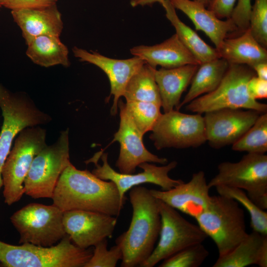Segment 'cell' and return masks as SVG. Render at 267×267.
<instances>
[{
	"label": "cell",
	"mask_w": 267,
	"mask_h": 267,
	"mask_svg": "<svg viewBox=\"0 0 267 267\" xmlns=\"http://www.w3.org/2000/svg\"><path fill=\"white\" fill-rule=\"evenodd\" d=\"M247 89L250 96L255 100L267 97V80L254 76L249 81Z\"/></svg>",
	"instance_id": "74e56055"
},
{
	"label": "cell",
	"mask_w": 267,
	"mask_h": 267,
	"mask_svg": "<svg viewBox=\"0 0 267 267\" xmlns=\"http://www.w3.org/2000/svg\"><path fill=\"white\" fill-rule=\"evenodd\" d=\"M118 107L120 109V126L112 142L118 141L120 144V154L116 163L120 173H134L136 168L145 162L166 164L167 159L159 157L145 148L143 135L135 126L122 100H119Z\"/></svg>",
	"instance_id": "9a60e30c"
},
{
	"label": "cell",
	"mask_w": 267,
	"mask_h": 267,
	"mask_svg": "<svg viewBox=\"0 0 267 267\" xmlns=\"http://www.w3.org/2000/svg\"><path fill=\"white\" fill-rule=\"evenodd\" d=\"M220 58L229 64H243L251 68L267 62V49L254 38L249 27L236 38H225L217 49Z\"/></svg>",
	"instance_id": "cb8c5ba5"
},
{
	"label": "cell",
	"mask_w": 267,
	"mask_h": 267,
	"mask_svg": "<svg viewBox=\"0 0 267 267\" xmlns=\"http://www.w3.org/2000/svg\"><path fill=\"white\" fill-rule=\"evenodd\" d=\"M70 163L67 129L34 158L24 180V194L34 199L51 198L60 175Z\"/></svg>",
	"instance_id": "ba28073f"
},
{
	"label": "cell",
	"mask_w": 267,
	"mask_h": 267,
	"mask_svg": "<svg viewBox=\"0 0 267 267\" xmlns=\"http://www.w3.org/2000/svg\"><path fill=\"white\" fill-rule=\"evenodd\" d=\"M53 204L62 211L84 210L118 217L125 201L111 181L70 163L60 175L52 197Z\"/></svg>",
	"instance_id": "6da1fadb"
},
{
	"label": "cell",
	"mask_w": 267,
	"mask_h": 267,
	"mask_svg": "<svg viewBox=\"0 0 267 267\" xmlns=\"http://www.w3.org/2000/svg\"><path fill=\"white\" fill-rule=\"evenodd\" d=\"M125 104L134 122L143 135L151 131L162 114L161 105L155 103L129 101Z\"/></svg>",
	"instance_id": "4dcf8cb0"
},
{
	"label": "cell",
	"mask_w": 267,
	"mask_h": 267,
	"mask_svg": "<svg viewBox=\"0 0 267 267\" xmlns=\"http://www.w3.org/2000/svg\"><path fill=\"white\" fill-rule=\"evenodd\" d=\"M209 253L202 243L189 246L164 260L160 267H198Z\"/></svg>",
	"instance_id": "1f68e13d"
},
{
	"label": "cell",
	"mask_w": 267,
	"mask_h": 267,
	"mask_svg": "<svg viewBox=\"0 0 267 267\" xmlns=\"http://www.w3.org/2000/svg\"><path fill=\"white\" fill-rule=\"evenodd\" d=\"M175 8L183 12L197 30L203 32L218 49L228 33L237 31L230 18L222 20L202 4L193 0H169Z\"/></svg>",
	"instance_id": "44dd1931"
},
{
	"label": "cell",
	"mask_w": 267,
	"mask_h": 267,
	"mask_svg": "<svg viewBox=\"0 0 267 267\" xmlns=\"http://www.w3.org/2000/svg\"><path fill=\"white\" fill-rule=\"evenodd\" d=\"M63 211L54 204L33 203L16 211L10 220L19 233V244L50 247L67 235L63 225Z\"/></svg>",
	"instance_id": "9c48e42d"
},
{
	"label": "cell",
	"mask_w": 267,
	"mask_h": 267,
	"mask_svg": "<svg viewBox=\"0 0 267 267\" xmlns=\"http://www.w3.org/2000/svg\"><path fill=\"white\" fill-rule=\"evenodd\" d=\"M205 173L193 174L191 179L168 190L150 189L156 198L173 208L194 218H197L208 207L211 196Z\"/></svg>",
	"instance_id": "ac0fdd59"
},
{
	"label": "cell",
	"mask_w": 267,
	"mask_h": 267,
	"mask_svg": "<svg viewBox=\"0 0 267 267\" xmlns=\"http://www.w3.org/2000/svg\"><path fill=\"white\" fill-rule=\"evenodd\" d=\"M107 238L105 239L96 245L92 252L90 259L84 267H115L119 260L123 258V252L121 247L116 244L110 250L107 248Z\"/></svg>",
	"instance_id": "d6a6232c"
},
{
	"label": "cell",
	"mask_w": 267,
	"mask_h": 267,
	"mask_svg": "<svg viewBox=\"0 0 267 267\" xmlns=\"http://www.w3.org/2000/svg\"><path fill=\"white\" fill-rule=\"evenodd\" d=\"M14 21L19 27L27 44L43 35L60 37L63 28L61 14L56 4L41 8L11 10Z\"/></svg>",
	"instance_id": "d6986e66"
},
{
	"label": "cell",
	"mask_w": 267,
	"mask_h": 267,
	"mask_svg": "<svg viewBox=\"0 0 267 267\" xmlns=\"http://www.w3.org/2000/svg\"><path fill=\"white\" fill-rule=\"evenodd\" d=\"M249 28L257 41L267 47V0H255L251 8Z\"/></svg>",
	"instance_id": "836d02e7"
},
{
	"label": "cell",
	"mask_w": 267,
	"mask_h": 267,
	"mask_svg": "<svg viewBox=\"0 0 267 267\" xmlns=\"http://www.w3.org/2000/svg\"><path fill=\"white\" fill-rule=\"evenodd\" d=\"M149 137L157 150L198 147L207 141L202 114H188L173 110L161 114Z\"/></svg>",
	"instance_id": "7c38bea8"
},
{
	"label": "cell",
	"mask_w": 267,
	"mask_h": 267,
	"mask_svg": "<svg viewBox=\"0 0 267 267\" xmlns=\"http://www.w3.org/2000/svg\"><path fill=\"white\" fill-rule=\"evenodd\" d=\"M231 149L236 151L265 154L267 151V113H262Z\"/></svg>",
	"instance_id": "f546056e"
},
{
	"label": "cell",
	"mask_w": 267,
	"mask_h": 267,
	"mask_svg": "<svg viewBox=\"0 0 267 267\" xmlns=\"http://www.w3.org/2000/svg\"><path fill=\"white\" fill-rule=\"evenodd\" d=\"M130 51L155 69L157 66L172 68L187 64H200L176 34L160 44L137 45L131 48Z\"/></svg>",
	"instance_id": "ffe728a7"
},
{
	"label": "cell",
	"mask_w": 267,
	"mask_h": 267,
	"mask_svg": "<svg viewBox=\"0 0 267 267\" xmlns=\"http://www.w3.org/2000/svg\"><path fill=\"white\" fill-rule=\"evenodd\" d=\"M199 65L187 64L172 68H161L155 71L164 112L177 109L183 92L190 84Z\"/></svg>",
	"instance_id": "7402d4cb"
},
{
	"label": "cell",
	"mask_w": 267,
	"mask_h": 267,
	"mask_svg": "<svg viewBox=\"0 0 267 267\" xmlns=\"http://www.w3.org/2000/svg\"><path fill=\"white\" fill-rule=\"evenodd\" d=\"M237 0H212L207 8L220 19L230 17Z\"/></svg>",
	"instance_id": "8d00e7d4"
},
{
	"label": "cell",
	"mask_w": 267,
	"mask_h": 267,
	"mask_svg": "<svg viewBox=\"0 0 267 267\" xmlns=\"http://www.w3.org/2000/svg\"><path fill=\"white\" fill-rule=\"evenodd\" d=\"M0 108L3 124L0 133V190L3 186L1 171L16 135L27 127L46 124L51 120L26 95L10 92L0 84Z\"/></svg>",
	"instance_id": "30bf717a"
},
{
	"label": "cell",
	"mask_w": 267,
	"mask_h": 267,
	"mask_svg": "<svg viewBox=\"0 0 267 267\" xmlns=\"http://www.w3.org/2000/svg\"><path fill=\"white\" fill-rule=\"evenodd\" d=\"M46 130L27 127L17 136L1 171L4 203L10 206L24 194V182L35 157L47 144Z\"/></svg>",
	"instance_id": "8992f818"
},
{
	"label": "cell",
	"mask_w": 267,
	"mask_h": 267,
	"mask_svg": "<svg viewBox=\"0 0 267 267\" xmlns=\"http://www.w3.org/2000/svg\"><path fill=\"white\" fill-rule=\"evenodd\" d=\"M195 1L198 2L203 5H204L205 7H208L209 3H210L211 1L212 0H193Z\"/></svg>",
	"instance_id": "60d3db41"
},
{
	"label": "cell",
	"mask_w": 267,
	"mask_h": 267,
	"mask_svg": "<svg viewBox=\"0 0 267 267\" xmlns=\"http://www.w3.org/2000/svg\"><path fill=\"white\" fill-rule=\"evenodd\" d=\"M58 0H0V4L11 10L41 8L56 4Z\"/></svg>",
	"instance_id": "d590c367"
},
{
	"label": "cell",
	"mask_w": 267,
	"mask_h": 267,
	"mask_svg": "<svg viewBox=\"0 0 267 267\" xmlns=\"http://www.w3.org/2000/svg\"><path fill=\"white\" fill-rule=\"evenodd\" d=\"M27 56L36 64L44 67L61 65L70 66L69 50L59 37L43 35L33 39L27 44Z\"/></svg>",
	"instance_id": "d4e9b609"
},
{
	"label": "cell",
	"mask_w": 267,
	"mask_h": 267,
	"mask_svg": "<svg viewBox=\"0 0 267 267\" xmlns=\"http://www.w3.org/2000/svg\"><path fill=\"white\" fill-rule=\"evenodd\" d=\"M157 199L161 222L159 239L141 267H153L189 246L202 243L208 237L198 224L189 222L177 210Z\"/></svg>",
	"instance_id": "8fae6325"
},
{
	"label": "cell",
	"mask_w": 267,
	"mask_h": 267,
	"mask_svg": "<svg viewBox=\"0 0 267 267\" xmlns=\"http://www.w3.org/2000/svg\"><path fill=\"white\" fill-rule=\"evenodd\" d=\"M163 0H130V3L133 7L138 5H151L153 4L158 2L161 3Z\"/></svg>",
	"instance_id": "ab89813d"
},
{
	"label": "cell",
	"mask_w": 267,
	"mask_h": 267,
	"mask_svg": "<svg viewBox=\"0 0 267 267\" xmlns=\"http://www.w3.org/2000/svg\"><path fill=\"white\" fill-rule=\"evenodd\" d=\"M254 70L243 64H229L219 85L211 92L200 96L188 103L186 109L194 113L223 108L251 109L266 113L267 105L249 95L247 86Z\"/></svg>",
	"instance_id": "277c9868"
},
{
	"label": "cell",
	"mask_w": 267,
	"mask_h": 267,
	"mask_svg": "<svg viewBox=\"0 0 267 267\" xmlns=\"http://www.w3.org/2000/svg\"><path fill=\"white\" fill-rule=\"evenodd\" d=\"M156 69L145 63L131 78L123 95L126 101L149 102L161 106L159 90L155 79Z\"/></svg>",
	"instance_id": "83f0119b"
},
{
	"label": "cell",
	"mask_w": 267,
	"mask_h": 267,
	"mask_svg": "<svg viewBox=\"0 0 267 267\" xmlns=\"http://www.w3.org/2000/svg\"><path fill=\"white\" fill-rule=\"evenodd\" d=\"M195 219L200 228L215 242L219 256L231 251L248 233L244 212L239 203L219 194L211 196L207 208Z\"/></svg>",
	"instance_id": "5b68a950"
},
{
	"label": "cell",
	"mask_w": 267,
	"mask_h": 267,
	"mask_svg": "<svg viewBox=\"0 0 267 267\" xmlns=\"http://www.w3.org/2000/svg\"><path fill=\"white\" fill-rule=\"evenodd\" d=\"M72 51L80 61L93 64L106 74L110 84V93L106 98V102L111 95L113 96L111 114L115 115L117 113L118 101L123 96L128 82L145 62L135 56L126 59L111 58L98 52H89L77 46L72 48Z\"/></svg>",
	"instance_id": "e0dca14e"
},
{
	"label": "cell",
	"mask_w": 267,
	"mask_h": 267,
	"mask_svg": "<svg viewBox=\"0 0 267 267\" xmlns=\"http://www.w3.org/2000/svg\"><path fill=\"white\" fill-rule=\"evenodd\" d=\"M229 65L222 58L200 64L191 80L189 90L176 110H179L202 94L215 90L222 80Z\"/></svg>",
	"instance_id": "4316f807"
},
{
	"label": "cell",
	"mask_w": 267,
	"mask_h": 267,
	"mask_svg": "<svg viewBox=\"0 0 267 267\" xmlns=\"http://www.w3.org/2000/svg\"><path fill=\"white\" fill-rule=\"evenodd\" d=\"M208 182L210 188L222 185L246 191L261 209H267V156L247 153L237 162H223Z\"/></svg>",
	"instance_id": "52a82bcc"
},
{
	"label": "cell",
	"mask_w": 267,
	"mask_h": 267,
	"mask_svg": "<svg viewBox=\"0 0 267 267\" xmlns=\"http://www.w3.org/2000/svg\"><path fill=\"white\" fill-rule=\"evenodd\" d=\"M251 0H237L229 18L235 25L237 30L241 33L249 27V19L251 11Z\"/></svg>",
	"instance_id": "e575fe53"
},
{
	"label": "cell",
	"mask_w": 267,
	"mask_h": 267,
	"mask_svg": "<svg viewBox=\"0 0 267 267\" xmlns=\"http://www.w3.org/2000/svg\"><path fill=\"white\" fill-rule=\"evenodd\" d=\"M215 188L219 195L234 199L246 209L250 215V225L253 231L267 235V212L259 207L245 191L222 185Z\"/></svg>",
	"instance_id": "f1b7e54d"
},
{
	"label": "cell",
	"mask_w": 267,
	"mask_h": 267,
	"mask_svg": "<svg viewBox=\"0 0 267 267\" xmlns=\"http://www.w3.org/2000/svg\"><path fill=\"white\" fill-rule=\"evenodd\" d=\"M258 78L267 80V62L257 63L252 68Z\"/></svg>",
	"instance_id": "f35d334b"
},
{
	"label": "cell",
	"mask_w": 267,
	"mask_h": 267,
	"mask_svg": "<svg viewBox=\"0 0 267 267\" xmlns=\"http://www.w3.org/2000/svg\"><path fill=\"white\" fill-rule=\"evenodd\" d=\"M117 221L116 217L84 210L64 211L62 218L66 234L75 245L83 249L111 238Z\"/></svg>",
	"instance_id": "2e32d148"
},
{
	"label": "cell",
	"mask_w": 267,
	"mask_h": 267,
	"mask_svg": "<svg viewBox=\"0 0 267 267\" xmlns=\"http://www.w3.org/2000/svg\"><path fill=\"white\" fill-rule=\"evenodd\" d=\"M161 4L165 10L167 18L175 29L178 38L200 64L220 58L216 48L207 44L193 29L180 20L169 0H163Z\"/></svg>",
	"instance_id": "484cf974"
},
{
	"label": "cell",
	"mask_w": 267,
	"mask_h": 267,
	"mask_svg": "<svg viewBox=\"0 0 267 267\" xmlns=\"http://www.w3.org/2000/svg\"><path fill=\"white\" fill-rule=\"evenodd\" d=\"M1 7H2V6H1V5L0 4V8Z\"/></svg>",
	"instance_id": "b9f144b4"
},
{
	"label": "cell",
	"mask_w": 267,
	"mask_h": 267,
	"mask_svg": "<svg viewBox=\"0 0 267 267\" xmlns=\"http://www.w3.org/2000/svg\"><path fill=\"white\" fill-rule=\"evenodd\" d=\"M204 113L207 141L212 147L220 149L236 142L262 113L251 109L223 108Z\"/></svg>",
	"instance_id": "5bb4252c"
},
{
	"label": "cell",
	"mask_w": 267,
	"mask_h": 267,
	"mask_svg": "<svg viewBox=\"0 0 267 267\" xmlns=\"http://www.w3.org/2000/svg\"><path fill=\"white\" fill-rule=\"evenodd\" d=\"M133 213L128 229L116 240L122 250L121 266H140L151 254L159 236L161 217L157 199L140 185L130 190Z\"/></svg>",
	"instance_id": "7a4b0ae2"
},
{
	"label": "cell",
	"mask_w": 267,
	"mask_h": 267,
	"mask_svg": "<svg viewBox=\"0 0 267 267\" xmlns=\"http://www.w3.org/2000/svg\"><path fill=\"white\" fill-rule=\"evenodd\" d=\"M15 245L0 240V263L5 267H84L93 251L75 245L66 235L56 245Z\"/></svg>",
	"instance_id": "3957f363"
},
{
	"label": "cell",
	"mask_w": 267,
	"mask_h": 267,
	"mask_svg": "<svg viewBox=\"0 0 267 267\" xmlns=\"http://www.w3.org/2000/svg\"><path fill=\"white\" fill-rule=\"evenodd\" d=\"M267 267V235L253 231L231 251L219 258L213 267Z\"/></svg>",
	"instance_id": "603a6c76"
},
{
	"label": "cell",
	"mask_w": 267,
	"mask_h": 267,
	"mask_svg": "<svg viewBox=\"0 0 267 267\" xmlns=\"http://www.w3.org/2000/svg\"><path fill=\"white\" fill-rule=\"evenodd\" d=\"M94 163L95 168L91 173L98 178L113 182L117 186L121 200L125 202V194L134 186L145 183L159 186L162 190H168L184 182L175 179L169 176V173L178 165L176 161L157 166L148 162L143 163L138 167L143 172L134 174H124L115 171L108 162V154L100 151L89 160Z\"/></svg>",
	"instance_id": "4fadbf2b"
}]
</instances>
